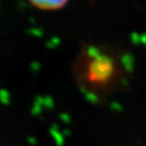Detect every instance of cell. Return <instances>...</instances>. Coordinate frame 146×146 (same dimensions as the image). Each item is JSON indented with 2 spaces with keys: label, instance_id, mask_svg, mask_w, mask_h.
Here are the masks:
<instances>
[{
  "label": "cell",
  "instance_id": "cell-2",
  "mask_svg": "<svg viewBox=\"0 0 146 146\" xmlns=\"http://www.w3.org/2000/svg\"><path fill=\"white\" fill-rule=\"evenodd\" d=\"M29 3L42 11H57L63 8L69 0H29Z\"/></svg>",
  "mask_w": 146,
  "mask_h": 146
},
{
  "label": "cell",
  "instance_id": "cell-1",
  "mask_svg": "<svg viewBox=\"0 0 146 146\" xmlns=\"http://www.w3.org/2000/svg\"><path fill=\"white\" fill-rule=\"evenodd\" d=\"M74 81L94 103H104L127 88L133 76V58L120 48L87 43L72 64Z\"/></svg>",
  "mask_w": 146,
  "mask_h": 146
}]
</instances>
